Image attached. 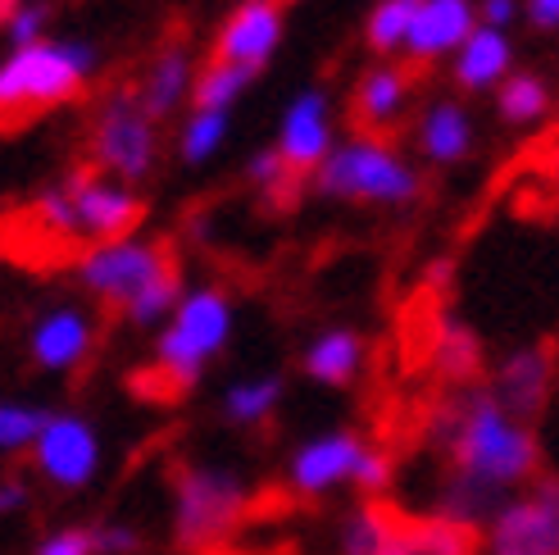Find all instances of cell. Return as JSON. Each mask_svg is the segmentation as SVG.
Listing matches in <instances>:
<instances>
[{
	"mask_svg": "<svg viewBox=\"0 0 559 555\" xmlns=\"http://www.w3.org/2000/svg\"><path fill=\"white\" fill-rule=\"evenodd\" d=\"M19 5H23V0H0V23H5V19H10Z\"/></svg>",
	"mask_w": 559,
	"mask_h": 555,
	"instance_id": "obj_40",
	"label": "cell"
},
{
	"mask_svg": "<svg viewBox=\"0 0 559 555\" xmlns=\"http://www.w3.org/2000/svg\"><path fill=\"white\" fill-rule=\"evenodd\" d=\"M473 27H478V0H418L405 55L414 64L451 60V55L473 37Z\"/></svg>",
	"mask_w": 559,
	"mask_h": 555,
	"instance_id": "obj_15",
	"label": "cell"
},
{
	"mask_svg": "<svg viewBox=\"0 0 559 555\" xmlns=\"http://www.w3.org/2000/svg\"><path fill=\"white\" fill-rule=\"evenodd\" d=\"M92 151L109 178L142 187L159 164V119H151L136 92H115L96 115Z\"/></svg>",
	"mask_w": 559,
	"mask_h": 555,
	"instance_id": "obj_7",
	"label": "cell"
},
{
	"mask_svg": "<svg viewBox=\"0 0 559 555\" xmlns=\"http://www.w3.org/2000/svg\"><path fill=\"white\" fill-rule=\"evenodd\" d=\"M155 338V365L159 378L169 387H191L201 382L205 369L228 351L233 332H237V305L223 287H187L178 300V310L164 319Z\"/></svg>",
	"mask_w": 559,
	"mask_h": 555,
	"instance_id": "obj_4",
	"label": "cell"
},
{
	"mask_svg": "<svg viewBox=\"0 0 559 555\" xmlns=\"http://www.w3.org/2000/svg\"><path fill=\"white\" fill-rule=\"evenodd\" d=\"M96 351V319L82 305H50L27 332V355L41 374H73Z\"/></svg>",
	"mask_w": 559,
	"mask_h": 555,
	"instance_id": "obj_14",
	"label": "cell"
},
{
	"mask_svg": "<svg viewBox=\"0 0 559 555\" xmlns=\"http://www.w3.org/2000/svg\"><path fill=\"white\" fill-rule=\"evenodd\" d=\"M369 441L355 428H323L305 437L287 460V483L300 496H328L337 487H355V469L365 460Z\"/></svg>",
	"mask_w": 559,
	"mask_h": 555,
	"instance_id": "obj_11",
	"label": "cell"
},
{
	"mask_svg": "<svg viewBox=\"0 0 559 555\" xmlns=\"http://www.w3.org/2000/svg\"><path fill=\"white\" fill-rule=\"evenodd\" d=\"M283 5L277 0H241V5L223 19L214 37V60L237 64L246 73H264L273 64L277 46H283Z\"/></svg>",
	"mask_w": 559,
	"mask_h": 555,
	"instance_id": "obj_13",
	"label": "cell"
},
{
	"mask_svg": "<svg viewBox=\"0 0 559 555\" xmlns=\"http://www.w3.org/2000/svg\"><path fill=\"white\" fill-rule=\"evenodd\" d=\"M228 132H233V115L228 109H191L178 128V160L182 164H210L223 146H228Z\"/></svg>",
	"mask_w": 559,
	"mask_h": 555,
	"instance_id": "obj_25",
	"label": "cell"
},
{
	"mask_svg": "<svg viewBox=\"0 0 559 555\" xmlns=\"http://www.w3.org/2000/svg\"><path fill=\"white\" fill-rule=\"evenodd\" d=\"M519 19H523V0H478V23L483 27H500V33H510Z\"/></svg>",
	"mask_w": 559,
	"mask_h": 555,
	"instance_id": "obj_37",
	"label": "cell"
},
{
	"mask_svg": "<svg viewBox=\"0 0 559 555\" xmlns=\"http://www.w3.org/2000/svg\"><path fill=\"white\" fill-rule=\"evenodd\" d=\"M432 359H437V369L445 378H455V382H468L473 374L483 369V342H478V332H468L464 323H441L437 328V342H432Z\"/></svg>",
	"mask_w": 559,
	"mask_h": 555,
	"instance_id": "obj_27",
	"label": "cell"
},
{
	"mask_svg": "<svg viewBox=\"0 0 559 555\" xmlns=\"http://www.w3.org/2000/svg\"><path fill=\"white\" fill-rule=\"evenodd\" d=\"M273 151L283 155L296 174H319L323 160L337 151V128H332V101L323 87H300L283 119H277V142Z\"/></svg>",
	"mask_w": 559,
	"mask_h": 555,
	"instance_id": "obj_12",
	"label": "cell"
},
{
	"mask_svg": "<svg viewBox=\"0 0 559 555\" xmlns=\"http://www.w3.org/2000/svg\"><path fill=\"white\" fill-rule=\"evenodd\" d=\"M27 501H33V487H27V479H0V519L27 510Z\"/></svg>",
	"mask_w": 559,
	"mask_h": 555,
	"instance_id": "obj_38",
	"label": "cell"
},
{
	"mask_svg": "<svg viewBox=\"0 0 559 555\" xmlns=\"http://www.w3.org/2000/svg\"><path fill=\"white\" fill-rule=\"evenodd\" d=\"M365 338H359L355 328H323L319 338L305 346V355H300V369H305V378L310 382H319V387H350L359 374H365Z\"/></svg>",
	"mask_w": 559,
	"mask_h": 555,
	"instance_id": "obj_20",
	"label": "cell"
},
{
	"mask_svg": "<svg viewBox=\"0 0 559 555\" xmlns=\"http://www.w3.org/2000/svg\"><path fill=\"white\" fill-rule=\"evenodd\" d=\"M314 187L332 201H355V205H409L418 197V169L378 132H359L337 142L314 174Z\"/></svg>",
	"mask_w": 559,
	"mask_h": 555,
	"instance_id": "obj_5",
	"label": "cell"
},
{
	"mask_svg": "<svg viewBox=\"0 0 559 555\" xmlns=\"http://www.w3.org/2000/svg\"><path fill=\"white\" fill-rule=\"evenodd\" d=\"M191 87H195V60H191L187 46L174 42V46H164L151 60L136 96H142V105L151 109V119H169V115H178V109L191 101Z\"/></svg>",
	"mask_w": 559,
	"mask_h": 555,
	"instance_id": "obj_21",
	"label": "cell"
},
{
	"mask_svg": "<svg viewBox=\"0 0 559 555\" xmlns=\"http://www.w3.org/2000/svg\"><path fill=\"white\" fill-rule=\"evenodd\" d=\"M523 19L542 33H559V0H523Z\"/></svg>",
	"mask_w": 559,
	"mask_h": 555,
	"instance_id": "obj_39",
	"label": "cell"
},
{
	"mask_svg": "<svg viewBox=\"0 0 559 555\" xmlns=\"http://www.w3.org/2000/svg\"><path fill=\"white\" fill-rule=\"evenodd\" d=\"M33 555H96V533L92 523H60L37 542Z\"/></svg>",
	"mask_w": 559,
	"mask_h": 555,
	"instance_id": "obj_35",
	"label": "cell"
},
{
	"mask_svg": "<svg viewBox=\"0 0 559 555\" xmlns=\"http://www.w3.org/2000/svg\"><path fill=\"white\" fill-rule=\"evenodd\" d=\"M283 392L287 387L277 374H246V378L223 387L218 410H223V420L237 424V428H260L273 420V410L283 405Z\"/></svg>",
	"mask_w": 559,
	"mask_h": 555,
	"instance_id": "obj_23",
	"label": "cell"
},
{
	"mask_svg": "<svg viewBox=\"0 0 559 555\" xmlns=\"http://www.w3.org/2000/svg\"><path fill=\"white\" fill-rule=\"evenodd\" d=\"M514 73V42L500 27H473V37L451 55V82L464 96H496V87Z\"/></svg>",
	"mask_w": 559,
	"mask_h": 555,
	"instance_id": "obj_18",
	"label": "cell"
},
{
	"mask_svg": "<svg viewBox=\"0 0 559 555\" xmlns=\"http://www.w3.org/2000/svg\"><path fill=\"white\" fill-rule=\"evenodd\" d=\"M100 69V50L82 37H46L0 60V119L69 105Z\"/></svg>",
	"mask_w": 559,
	"mask_h": 555,
	"instance_id": "obj_2",
	"label": "cell"
},
{
	"mask_svg": "<svg viewBox=\"0 0 559 555\" xmlns=\"http://www.w3.org/2000/svg\"><path fill=\"white\" fill-rule=\"evenodd\" d=\"M550 387H555V355L546 346L510 351L491 378V392L500 397V405L510 414H519V420H537L542 405L550 401Z\"/></svg>",
	"mask_w": 559,
	"mask_h": 555,
	"instance_id": "obj_16",
	"label": "cell"
},
{
	"mask_svg": "<svg viewBox=\"0 0 559 555\" xmlns=\"http://www.w3.org/2000/svg\"><path fill=\"white\" fill-rule=\"evenodd\" d=\"M496 115H500V123H510V128H537L550 115V87L537 73L514 69L496 87Z\"/></svg>",
	"mask_w": 559,
	"mask_h": 555,
	"instance_id": "obj_24",
	"label": "cell"
},
{
	"mask_svg": "<svg viewBox=\"0 0 559 555\" xmlns=\"http://www.w3.org/2000/svg\"><path fill=\"white\" fill-rule=\"evenodd\" d=\"M487 555H559L555 479H533L487 519Z\"/></svg>",
	"mask_w": 559,
	"mask_h": 555,
	"instance_id": "obj_10",
	"label": "cell"
},
{
	"mask_svg": "<svg viewBox=\"0 0 559 555\" xmlns=\"http://www.w3.org/2000/svg\"><path fill=\"white\" fill-rule=\"evenodd\" d=\"M164 269H174L169 251L146 237H119V241H100V246H87L78 260V283L87 296L105 300V305H123L142 292L146 283H155V278Z\"/></svg>",
	"mask_w": 559,
	"mask_h": 555,
	"instance_id": "obj_8",
	"label": "cell"
},
{
	"mask_svg": "<svg viewBox=\"0 0 559 555\" xmlns=\"http://www.w3.org/2000/svg\"><path fill=\"white\" fill-rule=\"evenodd\" d=\"M46 420H50L46 405L19 401V397H0V456L33 451V441L41 437Z\"/></svg>",
	"mask_w": 559,
	"mask_h": 555,
	"instance_id": "obj_30",
	"label": "cell"
},
{
	"mask_svg": "<svg viewBox=\"0 0 559 555\" xmlns=\"http://www.w3.org/2000/svg\"><path fill=\"white\" fill-rule=\"evenodd\" d=\"M92 533H96V555H142L146 551V533L128 519L92 523Z\"/></svg>",
	"mask_w": 559,
	"mask_h": 555,
	"instance_id": "obj_34",
	"label": "cell"
},
{
	"mask_svg": "<svg viewBox=\"0 0 559 555\" xmlns=\"http://www.w3.org/2000/svg\"><path fill=\"white\" fill-rule=\"evenodd\" d=\"M432 441L451 469L441 487V519L468 523V529L478 519H491L514 492L537 479L542 451L533 424L500 405L491 387H464L437 414Z\"/></svg>",
	"mask_w": 559,
	"mask_h": 555,
	"instance_id": "obj_1",
	"label": "cell"
},
{
	"mask_svg": "<svg viewBox=\"0 0 559 555\" xmlns=\"http://www.w3.org/2000/svg\"><path fill=\"white\" fill-rule=\"evenodd\" d=\"M414 14H418V0H378L369 23H365V37H369L373 55H382V60H391V55H405Z\"/></svg>",
	"mask_w": 559,
	"mask_h": 555,
	"instance_id": "obj_29",
	"label": "cell"
},
{
	"mask_svg": "<svg viewBox=\"0 0 559 555\" xmlns=\"http://www.w3.org/2000/svg\"><path fill=\"white\" fill-rule=\"evenodd\" d=\"M391 479H396V464H391V456L378 451V447H369L365 460H359V469H355V487L365 492V496H378V492L391 487Z\"/></svg>",
	"mask_w": 559,
	"mask_h": 555,
	"instance_id": "obj_36",
	"label": "cell"
},
{
	"mask_svg": "<svg viewBox=\"0 0 559 555\" xmlns=\"http://www.w3.org/2000/svg\"><path fill=\"white\" fill-rule=\"evenodd\" d=\"M382 555H473V529L455 519H414L396 523Z\"/></svg>",
	"mask_w": 559,
	"mask_h": 555,
	"instance_id": "obj_22",
	"label": "cell"
},
{
	"mask_svg": "<svg viewBox=\"0 0 559 555\" xmlns=\"http://www.w3.org/2000/svg\"><path fill=\"white\" fill-rule=\"evenodd\" d=\"M250 487L228 464H182L174 474V542L205 551L223 542L246 515Z\"/></svg>",
	"mask_w": 559,
	"mask_h": 555,
	"instance_id": "obj_6",
	"label": "cell"
},
{
	"mask_svg": "<svg viewBox=\"0 0 559 555\" xmlns=\"http://www.w3.org/2000/svg\"><path fill=\"white\" fill-rule=\"evenodd\" d=\"M33 469L60 492H82L92 487L96 474H100V460H105V447H100V433L87 414L78 410H50V420L41 428V437L33 441Z\"/></svg>",
	"mask_w": 559,
	"mask_h": 555,
	"instance_id": "obj_9",
	"label": "cell"
},
{
	"mask_svg": "<svg viewBox=\"0 0 559 555\" xmlns=\"http://www.w3.org/2000/svg\"><path fill=\"white\" fill-rule=\"evenodd\" d=\"M546 164H550V174H555V178H559V142H555V146H550V155H546Z\"/></svg>",
	"mask_w": 559,
	"mask_h": 555,
	"instance_id": "obj_41",
	"label": "cell"
},
{
	"mask_svg": "<svg viewBox=\"0 0 559 555\" xmlns=\"http://www.w3.org/2000/svg\"><path fill=\"white\" fill-rule=\"evenodd\" d=\"M409 96H414V82H409V69L401 64H373L365 78L355 82V96H350V109H355V123L365 128V132H386V128H396L405 119V109H409Z\"/></svg>",
	"mask_w": 559,
	"mask_h": 555,
	"instance_id": "obj_19",
	"label": "cell"
},
{
	"mask_svg": "<svg viewBox=\"0 0 559 555\" xmlns=\"http://www.w3.org/2000/svg\"><path fill=\"white\" fill-rule=\"evenodd\" d=\"M142 214H146V201L136 197V187L92 169H73L37 197V219L46 233L87 241V246L132 237Z\"/></svg>",
	"mask_w": 559,
	"mask_h": 555,
	"instance_id": "obj_3",
	"label": "cell"
},
{
	"mask_svg": "<svg viewBox=\"0 0 559 555\" xmlns=\"http://www.w3.org/2000/svg\"><path fill=\"white\" fill-rule=\"evenodd\" d=\"M473 142H478V128H473V115L451 101V96H437L424 105V115L414 119V151L424 155L437 169H451V164L473 155Z\"/></svg>",
	"mask_w": 559,
	"mask_h": 555,
	"instance_id": "obj_17",
	"label": "cell"
},
{
	"mask_svg": "<svg viewBox=\"0 0 559 555\" xmlns=\"http://www.w3.org/2000/svg\"><path fill=\"white\" fill-rule=\"evenodd\" d=\"M182 296H187V283H182V273H178V264H174V269H164L155 283H146L142 292H136L119 315H123L132 328H159L164 319L178 310Z\"/></svg>",
	"mask_w": 559,
	"mask_h": 555,
	"instance_id": "obj_26",
	"label": "cell"
},
{
	"mask_svg": "<svg viewBox=\"0 0 559 555\" xmlns=\"http://www.w3.org/2000/svg\"><path fill=\"white\" fill-rule=\"evenodd\" d=\"M277 5H283V0H277ZM287 5H296V0H287Z\"/></svg>",
	"mask_w": 559,
	"mask_h": 555,
	"instance_id": "obj_42",
	"label": "cell"
},
{
	"mask_svg": "<svg viewBox=\"0 0 559 555\" xmlns=\"http://www.w3.org/2000/svg\"><path fill=\"white\" fill-rule=\"evenodd\" d=\"M296 178H300V174H296L277 151H255V155L246 160V182L255 187V191H264L269 201H292Z\"/></svg>",
	"mask_w": 559,
	"mask_h": 555,
	"instance_id": "obj_32",
	"label": "cell"
},
{
	"mask_svg": "<svg viewBox=\"0 0 559 555\" xmlns=\"http://www.w3.org/2000/svg\"><path fill=\"white\" fill-rule=\"evenodd\" d=\"M396 533V519L378 506H359L342 523V555H382V546Z\"/></svg>",
	"mask_w": 559,
	"mask_h": 555,
	"instance_id": "obj_31",
	"label": "cell"
},
{
	"mask_svg": "<svg viewBox=\"0 0 559 555\" xmlns=\"http://www.w3.org/2000/svg\"><path fill=\"white\" fill-rule=\"evenodd\" d=\"M0 27H5V37H10V50L37 46V42L50 37V5H41V0H23Z\"/></svg>",
	"mask_w": 559,
	"mask_h": 555,
	"instance_id": "obj_33",
	"label": "cell"
},
{
	"mask_svg": "<svg viewBox=\"0 0 559 555\" xmlns=\"http://www.w3.org/2000/svg\"><path fill=\"white\" fill-rule=\"evenodd\" d=\"M250 78H255V73H246L237 64H223V60H210L205 69H195L191 109H228V115H233V105L246 96Z\"/></svg>",
	"mask_w": 559,
	"mask_h": 555,
	"instance_id": "obj_28",
	"label": "cell"
}]
</instances>
